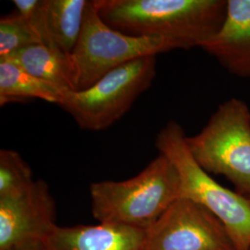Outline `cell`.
Segmentation results:
<instances>
[{
  "label": "cell",
  "instance_id": "7a4b0ae2",
  "mask_svg": "<svg viewBox=\"0 0 250 250\" xmlns=\"http://www.w3.org/2000/svg\"><path fill=\"white\" fill-rule=\"evenodd\" d=\"M92 214L99 224L146 231L181 198L178 170L160 154L137 175L90 186Z\"/></svg>",
  "mask_w": 250,
  "mask_h": 250
},
{
  "label": "cell",
  "instance_id": "4fadbf2b",
  "mask_svg": "<svg viewBox=\"0 0 250 250\" xmlns=\"http://www.w3.org/2000/svg\"><path fill=\"white\" fill-rule=\"evenodd\" d=\"M65 94L53 84L32 75L16 63L0 61L1 107L30 99H41L59 106Z\"/></svg>",
  "mask_w": 250,
  "mask_h": 250
},
{
  "label": "cell",
  "instance_id": "52a82bcc",
  "mask_svg": "<svg viewBox=\"0 0 250 250\" xmlns=\"http://www.w3.org/2000/svg\"><path fill=\"white\" fill-rule=\"evenodd\" d=\"M143 250H235L222 222L205 207L179 198L146 231Z\"/></svg>",
  "mask_w": 250,
  "mask_h": 250
},
{
  "label": "cell",
  "instance_id": "9a60e30c",
  "mask_svg": "<svg viewBox=\"0 0 250 250\" xmlns=\"http://www.w3.org/2000/svg\"><path fill=\"white\" fill-rule=\"evenodd\" d=\"M39 44L43 43L36 30L18 13L0 20V60Z\"/></svg>",
  "mask_w": 250,
  "mask_h": 250
},
{
  "label": "cell",
  "instance_id": "30bf717a",
  "mask_svg": "<svg viewBox=\"0 0 250 250\" xmlns=\"http://www.w3.org/2000/svg\"><path fill=\"white\" fill-rule=\"evenodd\" d=\"M201 48L228 72L250 78V0H228L222 26Z\"/></svg>",
  "mask_w": 250,
  "mask_h": 250
},
{
  "label": "cell",
  "instance_id": "5b68a950",
  "mask_svg": "<svg viewBox=\"0 0 250 250\" xmlns=\"http://www.w3.org/2000/svg\"><path fill=\"white\" fill-rule=\"evenodd\" d=\"M157 56L145 57L112 70L86 89L68 92L59 107L81 129L103 131L114 125L151 86Z\"/></svg>",
  "mask_w": 250,
  "mask_h": 250
},
{
  "label": "cell",
  "instance_id": "8fae6325",
  "mask_svg": "<svg viewBox=\"0 0 250 250\" xmlns=\"http://www.w3.org/2000/svg\"><path fill=\"white\" fill-rule=\"evenodd\" d=\"M146 231L116 224L57 226L47 250H143Z\"/></svg>",
  "mask_w": 250,
  "mask_h": 250
},
{
  "label": "cell",
  "instance_id": "5bb4252c",
  "mask_svg": "<svg viewBox=\"0 0 250 250\" xmlns=\"http://www.w3.org/2000/svg\"><path fill=\"white\" fill-rule=\"evenodd\" d=\"M35 181L31 167L18 152L0 150V199L22 194Z\"/></svg>",
  "mask_w": 250,
  "mask_h": 250
},
{
  "label": "cell",
  "instance_id": "2e32d148",
  "mask_svg": "<svg viewBox=\"0 0 250 250\" xmlns=\"http://www.w3.org/2000/svg\"><path fill=\"white\" fill-rule=\"evenodd\" d=\"M7 250H47V248H46V243H41V244L16 247V248H12Z\"/></svg>",
  "mask_w": 250,
  "mask_h": 250
},
{
  "label": "cell",
  "instance_id": "8992f818",
  "mask_svg": "<svg viewBox=\"0 0 250 250\" xmlns=\"http://www.w3.org/2000/svg\"><path fill=\"white\" fill-rule=\"evenodd\" d=\"M175 50L157 37L134 36L117 31L99 16L90 0L72 56L78 69V90L86 89L112 70L135 60Z\"/></svg>",
  "mask_w": 250,
  "mask_h": 250
},
{
  "label": "cell",
  "instance_id": "277c9868",
  "mask_svg": "<svg viewBox=\"0 0 250 250\" xmlns=\"http://www.w3.org/2000/svg\"><path fill=\"white\" fill-rule=\"evenodd\" d=\"M187 144L203 170L223 175L238 194L250 196V109L243 100L220 105L198 134L187 136Z\"/></svg>",
  "mask_w": 250,
  "mask_h": 250
},
{
  "label": "cell",
  "instance_id": "3957f363",
  "mask_svg": "<svg viewBox=\"0 0 250 250\" xmlns=\"http://www.w3.org/2000/svg\"><path fill=\"white\" fill-rule=\"evenodd\" d=\"M160 154L178 170L181 197L205 207L224 224L235 250H250V201L224 188L195 161L187 144L184 129L170 122L156 138Z\"/></svg>",
  "mask_w": 250,
  "mask_h": 250
},
{
  "label": "cell",
  "instance_id": "9c48e42d",
  "mask_svg": "<svg viewBox=\"0 0 250 250\" xmlns=\"http://www.w3.org/2000/svg\"><path fill=\"white\" fill-rule=\"evenodd\" d=\"M88 0H38L23 19L45 45L72 53L83 29Z\"/></svg>",
  "mask_w": 250,
  "mask_h": 250
},
{
  "label": "cell",
  "instance_id": "ba28073f",
  "mask_svg": "<svg viewBox=\"0 0 250 250\" xmlns=\"http://www.w3.org/2000/svg\"><path fill=\"white\" fill-rule=\"evenodd\" d=\"M56 205L44 180L22 194L0 199V250L46 243L57 228Z\"/></svg>",
  "mask_w": 250,
  "mask_h": 250
},
{
  "label": "cell",
  "instance_id": "6da1fadb",
  "mask_svg": "<svg viewBox=\"0 0 250 250\" xmlns=\"http://www.w3.org/2000/svg\"><path fill=\"white\" fill-rule=\"evenodd\" d=\"M99 16L125 35L161 38L174 49L202 47L218 33L225 0H95Z\"/></svg>",
  "mask_w": 250,
  "mask_h": 250
},
{
  "label": "cell",
  "instance_id": "7c38bea8",
  "mask_svg": "<svg viewBox=\"0 0 250 250\" xmlns=\"http://www.w3.org/2000/svg\"><path fill=\"white\" fill-rule=\"evenodd\" d=\"M0 61L16 63L32 75L53 84L64 93L78 90V69L72 53L39 44Z\"/></svg>",
  "mask_w": 250,
  "mask_h": 250
},
{
  "label": "cell",
  "instance_id": "e0dca14e",
  "mask_svg": "<svg viewBox=\"0 0 250 250\" xmlns=\"http://www.w3.org/2000/svg\"><path fill=\"white\" fill-rule=\"evenodd\" d=\"M248 198H249V200H250V196H249V197H248Z\"/></svg>",
  "mask_w": 250,
  "mask_h": 250
}]
</instances>
